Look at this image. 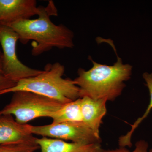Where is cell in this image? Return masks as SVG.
<instances>
[{
	"label": "cell",
	"instance_id": "1",
	"mask_svg": "<svg viewBox=\"0 0 152 152\" xmlns=\"http://www.w3.org/2000/svg\"><path fill=\"white\" fill-rule=\"evenodd\" d=\"M38 15L37 19L15 22L7 26L18 34L22 44L33 41V56H39L54 48H73V32L64 25H55L50 19L51 16H58V11L53 1H49L46 7L40 6Z\"/></svg>",
	"mask_w": 152,
	"mask_h": 152
},
{
	"label": "cell",
	"instance_id": "2",
	"mask_svg": "<svg viewBox=\"0 0 152 152\" xmlns=\"http://www.w3.org/2000/svg\"><path fill=\"white\" fill-rule=\"evenodd\" d=\"M93 66L88 70L80 68L78 76L74 80L79 87L80 97L88 96L94 99L115 100L121 95L125 83L131 78L132 66L124 64L119 56L113 65L96 62L90 57Z\"/></svg>",
	"mask_w": 152,
	"mask_h": 152
},
{
	"label": "cell",
	"instance_id": "3",
	"mask_svg": "<svg viewBox=\"0 0 152 152\" xmlns=\"http://www.w3.org/2000/svg\"><path fill=\"white\" fill-rule=\"evenodd\" d=\"M65 69L59 62L49 63L41 73L24 79L13 88L0 93V96L20 91L36 93L58 101L67 103L80 97V88L74 80L64 78Z\"/></svg>",
	"mask_w": 152,
	"mask_h": 152
},
{
	"label": "cell",
	"instance_id": "4",
	"mask_svg": "<svg viewBox=\"0 0 152 152\" xmlns=\"http://www.w3.org/2000/svg\"><path fill=\"white\" fill-rule=\"evenodd\" d=\"M13 93L10 103L0 110V115H13L17 122L23 124L37 118H50L64 104L28 91Z\"/></svg>",
	"mask_w": 152,
	"mask_h": 152
},
{
	"label": "cell",
	"instance_id": "5",
	"mask_svg": "<svg viewBox=\"0 0 152 152\" xmlns=\"http://www.w3.org/2000/svg\"><path fill=\"white\" fill-rule=\"evenodd\" d=\"M18 35L12 28L0 24V44L2 48L1 58L2 67L6 76L14 83L35 77L43 70L36 69L25 65L17 55L16 47Z\"/></svg>",
	"mask_w": 152,
	"mask_h": 152
},
{
	"label": "cell",
	"instance_id": "6",
	"mask_svg": "<svg viewBox=\"0 0 152 152\" xmlns=\"http://www.w3.org/2000/svg\"><path fill=\"white\" fill-rule=\"evenodd\" d=\"M33 134L83 144L100 143V136L82 122H66L41 126L31 125Z\"/></svg>",
	"mask_w": 152,
	"mask_h": 152
},
{
	"label": "cell",
	"instance_id": "7",
	"mask_svg": "<svg viewBox=\"0 0 152 152\" xmlns=\"http://www.w3.org/2000/svg\"><path fill=\"white\" fill-rule=\"evenodd\" d=\"M37 4L35 0H0V24L7 26L38 15L40 6Z\"/></svg>",
	"mask_w": 152,
	"mask_h": 152
},
{
	"label": "cell",
	"instance_id": "8",
	"mask_svg": "<svg viewBox=\"0 0 152 152\" xmlns=\"http://www.w3.org/2000/svg\"><path fill=\"white\" fill-rule=\"evenodd\" d=\"M31 125L19 124L10 115H0V145L22 141L34 137Z\"/></svg>",
	"mask_w": 152,
	"mask_h": 152
},
{
	"label": "cell",
	"instance_id": "9",
	"mask_svg": "<svg viewBox=\"0 0 152 152\" xmlns=\"http://www.w3.org/2000/svg\"><path fill=\"white\" fill-rule=\"evenodd\" d=\"M80 98L83 122L100 135V127L107 113V101L104 99H94L88 96Z\"/></svg>",
	"mask_w": 152,
	"mask_h": 152
},
{
	"label": "cell",
	"instance_id": "10",
	"mask_svg": "<svg viewBox=\"0 0 152 152\" xmlns=\"http://www.w3.org/2000/svg\"><path fill=\"white\" fill-rule=\"evenodd\" d=\"M40 152H101V144H83L68 142L58 139L42 137L36 138Z\"/></svg>",
	"mask_w": 152,
	"mask_h": 152
},
{
	"label": "cell",
	"instance_id": "11",
	"mask_svg": "<svg viewBox=\"0 0 152 152\" xmlns=\"http://www.w3.org/2000/svg\"><path fill=\"white\" fill-rule=\"evenodd\" d=\"M50 118L53 120L52 124H53L83 121L80 98L64 104L61 108L52 114Z\"/></svg>",
	"mask_w": 152,
	"mask_h": 152
},
{
	"label": "cell",
	"instance_id": "12",
	"mask_svg": "<svg viewBox=\"0 0 152 152\" xmlns=\"http://www.w3.org/2000/svg\"><path fill=\"white\" fill-rule=\"evenodd\" d=\"M143 78L146 82V86L148 87L149 91L150 102L145 113L141 117L138 118L134 124L131 126L130 130L124 135L121 136L118 139V145L121 147H129L131 148L132 146V137L133 133L142 121L149 114L152 109V73L145 72L143 74Z\"/></svg>",
	"mask_w": 152,
	"mask_h": 152
},
{
	"label": "cell",
	"instance_id": "13",
	"mask_svg": "<svg viewBox=\"0 0 152 152\" xmlns=\"http://www.w3.org/2000/svg\"><path fill=\"white\" fill-rule=\"evenodd\" d=\"M36 140L33 137L18 142L0 145V152H34L39 149Z\"/></svg>",
	"mask_w": 152,
	"mask_h": 152
},
{
	"label": "cell",
	"instance_id": "14",
	"mask_svg": "<svg viewBox=\"0 0 152 152\" xmlns=\"http://www.w3.org/2000/svg\"><path fill=\"white\" fill-rule=\"evenodd\" d=\"M148 143L143 140L137 142L135 148L132 151L128 150L125 147H120L118 148L112 150L103 149L101 152H152V148L148 150Z\"/></svg>",
	"mask_w": 152,
	"mask_h": 152
},
{
	"label": "cell",
	"instance_id": "15",
	"mask_svg": "<svg viewBox=\"0 0 152 152\" xmlns=\"http://www.w3.org/2000/svg\"><path fill=\"white\" fill-rule=\"evenodd\" d=\"M16 85L6 76L3 71L0 58V93L13 88Z\"/></svg>",
	"mask_w": 152,
	"mask_h": 152
},
{
	"label": "cell",
	"instance_id": "16",
	"mask_svg": "<svg viewBox=\"0 0 152 152\" xmlns=\"http://www.w3.org/2000/svg\"><path fill=\"white\" fill-rule=\"evenodd\" d=\"M2 56V52L0 50V58H1Z\"/></svg>",
	"mask_w": 152,
	"mask_h": 152
}]
</instances>
